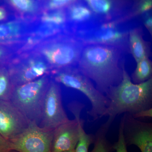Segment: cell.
<instances>
[{
  "label": "cell",
  "mask_w": 152,
  "mask_h": 152,
  "mask_svg": "<svg viewBox=\"0 0 152 152\" xmlns=\"http://www.w3.org/2000/svg\"><path fill=\"white\" fill-rule=\"evenodd\" d=\"M125 52L112 46L85 45L77 67L94 82L98 90L106 94L122 80Z\"/></svg>",
  "instance_id": "6da1fadb"
},
{
  "label": "cell",
  "mask_w": 152,
  "mask_h": 152,
  "mask_svg": "<svg viewBox=\"0 0 152 152\" xmlns=\"http://www.w3.org/2000/svg\"><path fill=\"white\" fill-rule=\"evenodd\" d=\"M105 94L109 103L105 116L109 117L106 122L111 125L121 114L132 115L152 108V78L141 83H134L124 68L121 82Z\"/></svg>",
  "instance_id": "7a4b0ae2"
},
{
  "label": "cell",
  "mask_w": 152,
  "mask_h": 152,
  "mask_svg": "<svg viewBox=\"0 0 152 152\" xmlns=\"http://www.w3.org/2000/svg\"><path fill=\"white\" fill-rule=\"evenodd\" d=\"M84 46L73 36L65 34L45 41L31 52L40 56L52 71L56 70L77 66Z\"/></svg>",
  "instance_id": "3957f363"
},
{
  "label": "cell",
  "mask_w": 152,
  "mask_h": 152,
  "mask_svg": "<svg viewBox=\"0 0 152 152\" xmlns=\"http://www.w3.org/2000/svg\"><path fill=\"white\" fill-rule=\"evenodd\" d=\"M50 77L58 83L80 91L88 99L92 107L88 114L96 121L105 116L109 101L106 95L98 89L92 82L77 66L52 71Z\"/></svg>",
  "instance_id": "277c9868"
},
{
  "label": "cell",
  "mask_w": 152,
  "mask_h": 152,
  "mask_svg": "<svg viewBox=\"0 0 152 152\" xmlns=\"http://www.w3.org/2000/svg\"><path fill=\"white\" fill-rule=\"evenodd\" d=\"M129 16L111 21H99L74 33V37L84 45H101L116 47L129 51V30L124 26Z\"/></svg>",
  "instance_id": "5b68a950"
},
{
  "label": "cell",
  "mask_w": 152,
  "mask_h": 152,
  "mask_svg": "<svg viewBox=\"0 0 152 152\" xmlns=\"http://www.w3.org/2000/svg\"><path fill=\"white\" fill-rule=\"evenodd\" d=\"M50 75L13 87L10 101L29 122L39 125Z\"/></svg>",
  "instance_id": "8992f818"
},
{
  "label": "cell",
  "mask_w": 152,
  "mask_h": 152,
  "mask_svg": "<svg viewBox=\"0 0 152 152\" xmlns=\"http://www.w3.org/2000/svg\"><path fill=\"white\" fill-rule=\"evenodd\" d=\"M7 66L14 86L49 75L52 71L46 61L33 52L15 55Z\"/></svg>",
  "instance_id": "52a82bcc"
},
{
  "label": "cell",
  "mask_w": 152,
  "mask_h": 152,
  "mask_svg": "<svg viewBox=\"0 0 152 152\" xmlns=\"http://www.w3.org/2000/svg\"><path fill=\"white\" fill-rule=\"evenodd\" d=\"M53 130L30 122L27 127L10 140L13 151L18 152H51Z\"/></svg>",
  "instance_id": "ba28073f"
},
{
  "label": "cell",
  "mask_w": 152,
  "mask_h": 152,
  "mask_svg": "<svg viewBox=\"0 0 152 152\" xmlns=\"http://www.w3.org/2000/svg\"><path fill=\"white\" fill-rule=\"evenodd\" d=\"M69 120L63 107L59 84L51 79L44 98L39 125L47 129L54 130Z\"/></svg>",
  "instance_id": "9c48e42d"
},
{
  "label": "cell",
  "mask_w": 152,
  "mask_h": 152,
  "mask_svg": "<svg viewBox=\"0 0 152 152\" xmlns=\"http://www.w3.org/2000/svg\"><path fill=\"white\" fill-rule=\"evenodd\" d=\"M30 122L10 101H0V134L7 140L24 130Z\"/></svg>",
  "instance_id": "30bf717a"
},
{
  "label": "cell",
  "mask_w": 152,
  "mask_h": 152,
  "mask_svg": "<svg viewBox=\"0 0 152 152\" xmlns=\"http://www.w3.org/2000/svg\"><path fill=\"white\" fill-rule=\"evenodd\" d=\"M35 23L36 20L17 17L0 23V45L13 50L28 34Z\"/></svg>",
  "instance_id": "8fae6325"
},
{
  "label": "cell",
  "mask_w": 152,
  "mask_h": 152,
  "mask_svg": "<svg viewBox=\"0 0 152 152\" xmlns=\"http://www.w3.org/2000/svg\"><path fill=\"white\" fill-rule=\"evenodd\" d=\"M100 21H111L130 15L129 0H83Z\"/></svg>",
  "instance_id": "7c38bea8"
},
{
  "label": "cell",
  "mask_w": 152,
  "mask_h": 152,
  "mask_svg": "<svg viewBox=\"0 0 152 152\" xmlns=\"http://www.w3.org/2000/svg\"><path fill=\"white\" fill-rule=\"evenodd\" d=\"M79 137L77 120H68L54 130L51 152H64L75 149Z\"/></svg>",
  "instance_id": "4fadbf2b"
},
{
  "label": "cell",
  "mask_w": 152,
  "mask_h": 152,
  "mask_svg": "<svg viewBox=\"0 0 152 152\" xmlns=\"http://www.w3.org/2000/svg\"><path fill=\"white\" fill-rule=\"evenodd\" d=\"M66 9L67 22L72 34L99 21V20L83 1L78 0Z\"/></svg>",
  "instance_id": "5bb4252c"
},
{
  "label": "cell",
  "mask_w": 152,
  "mask_h": 152,
  "mask_svg": "<svg viewBox=\"0 0 152 152\" xmlns=\"http://www.w3.org/2000/svg\"><path fill=\"white\" fill-rule=\"evenodd\" d=\"M17 18L35 21L42 10L38 0H1Z\"/></svg>",
  "instance_id": "9a60e30c"
},
{
  "label": "cell",
  "mask_w": 152,
  "mask_h": 152,
  "mask_svg": "<svg viewBox=\"0 0 152 152\" xmlns=\"http://www.w3.org/2000/svg\"><path fill=\"white\" fill-rule=\"evenodd\" d=\"M129 51L132 55L136 62L149 56L150 44L144 40L141 27L132 28L129 31Z\"/></svg>",
  "instance_id": "2e32d148"
},
{
  "label": "cell",
  "mask_w": 152,
  "mask_h": 152,
  "mask_svg": "<svg viewBox=\"0 0 152 152\" xmlns=\"http://www.w3.org/2000/svg\"><path fill=\"white\" fill-rule=\"evenodd\" d=\"M81 103L74 102L68 106V109L75 116L78 125L79 140L75 149V152H88L91 144L94 143L95 136L87 134L84 129V121L80 118V114L84 107Z\"/></svg>",
  "instance_id": "e0dca14e"
},
{
  "label": "cell",
  "mask_w": 152,
  "mask_h": 152,
  "mask_svg": "<svg viewBox=\"0 0 152 152\" xmlns=\"http://www.w3.org/2000/svg\"><path fill=\"white\" fill-rule=\"evenodd\" d=\"M36 22L58 26H68L66 9L53 10H42L36 20Z\"/></svg>",
  "instance_id": "ac0fdd59"
},
{
  "label": "cell",
  "mask_w": 152,
  "mask_h": 152,
  "mask_svg": "<svg viewBox=\"0 0 152 152\" xmlns=\"http://www.w3.org/2000/svg\"><path fill=\"white\" fill-rule=\"evenodd\" d=\"M137 63V67L132 76L134 83H141L152 78V63L148 57Z\"/></svg>",
  "instance_id": "d6986e66"
},
{
  "label": "cell",
  "mask_w": 152,
  "mask_h": 152,
  "mask_svg": "<svg viewBox=\"0 0 152 152\" xmlns=\"http://www.w3.org/2000/svg\"><path fill=\"white\" fill-rule=\"evenodd\" d=\"M110 126L106 123L101 126L94 135V148L90 152H110L113 150V145L106 137Z\"/></svg>",
  "instance_id": "ffe728a7"
},
{
  "label": "cell",
  "mask_w": 152,
  "mask_h": 152,
  "mask_svg": "<svg viewBox=\"0 0 152 152\" xmlns=\"http://www.w3.org/2000/svg\"><path fill=\"white\" fill-rule=\"evenodd\" d=\"M13 87L7 66H0V101H10Z\"/></svg>",
  "instance_id": "44dd1931"
},
{
  "label": "cell",
  "mask_w": 152,
  "mask_h": 152,
  "mask_svg": "<svg viewBox=\"0 0 152 152\" xmlns=\"http://www.w3.org/2000/svg\"><path fill=\"white\" fill-rule=\"evenodd\" d=\"M78 0H42L41 2L42 10H53L65 9Z\"/></svg>",
  "instance_id": "7402d4cb"
},
{
  "label": "cell",
  "mask_w": 152,
  "mask_h": 152,
  "mask_svg": "<svg viewBox=\"0 0 152 152\" xmlns=\"http://www.w3.org/2000/svg\"><path fill=\"white\" fill-rule=\"evenodd\" d=\"M113 149L116 151V152H128L123 131V123L121 121L120 123L118 141L113 145Z\"/></svg>",
  "instance_id": "603a6c76"
},
{
  "label": "cell",
  "mask_w": 152,
  "mask_h": 152,
  "mask_svg": "<svg viewBox=\"0 0 152 152\" xmlns=\"http://www.w3.org/2000/svg\"><path fill=\"white\" fill-rule=\"evenodd\" d=\"M14 56L15 54L12 49L0 45V66L7 65Z\"/></svg>",
  "instance_id": "cb8c5ba5"
},
{
  "label": "cell",
  "mask_w": 152,
  "mask_h": 152,
  "mask_svg": "<svg viewBox=\"0 0 152 152\" xmlns=\"http://www.w3.org/2000/svg\"><path fill=\"white\" fill-rule=\"evenodd\" d=\"M10 10L5 4H0V23L10 20Z\"/></svg>",
  "instance_id": "d4e9b609"
},
{
  "label": "cell",
  "mask_w": 152,
  "mask_h": 152,
  "mask_svg": "<svg viewBox=\"0 0 152 152\" xmlns=\"http://www.w3.org/2000/svg\"><path fill=\"white\" fill-rule=\"evenodd\" d=\"M12 151L11 142L0 134V152H8Z\"/></svg>",
  "instance_id": "484cf974"
},
{
  "label": "cell",
  "mask_w": 152,
  "mask_h": 152,
  "mask_svg": "<svg viewBox=\"0 0 152 152\" xmlns=\"http://www.w3.org/2000/svg\"><path fill=\"white\" fill-rule=\"evenodd\" d=\"M132 115L135 118H152V108H151L147 109V110H143L141 111L133 114Z\"/></svg>",
  "instance_id": "4316f807"
},
{
  "label": "cell",
  "mask_w": 152,
  "mask_h": 152,
  "mask_svg": "<svg viewBox=\"0 0 152 152\" xmlns=\"http://www.w3.org/2000/svg\"><path fill=\"white\" fill-rule=\"evenodd\" d=\"M143 23L150 34L152 35V19L151 15L145 14V16L143 18Z\"/></svg>",
  "instance_id": "83f0119b"
},
{
  "label": "cell",
  "mask_w": 152,
  "mask_h": 152,
  "mask_svg": "<svg viewBox=\"0 0 152 152\" xmlns=\"http://www.w3.org/2000/svg\"><path fill=\"white\" fill-rule=\"evenodd\" d=\"M75 152V150H72V151H66V152Z\"/></svg>",
  "instance_id": "f1b7e54d"
},
{
  "label": "cell",
  "mask_w": 152,
  "mask_h": 152,
  "mask_svg": "<svg viewBox=\"0 0 152 152\" xmlns=\"http://www.w3.org/2000/svg\"><path fill=\"white\" fill-rule=\"evenodd\" d=\"M8 152H18L16 151H9Z\"/></svg>",
  "instance_id": "f546056e"
},
{
  "label": "cell",
  "mask_w": 152,
  "mask_h": 152,
  "mask_svg": "<svg viewBox=\"0 0 152 152\" xmlns=\"http://www.w3.org/2000/svg\"><path fill=\"white\" fill-rule=\"evenodd\" d=\"M38 1H39L41 2L42 1V0H38Z\"/></svg>",
  "instance_id": "4dcf8cb0"
}]
</instances>
